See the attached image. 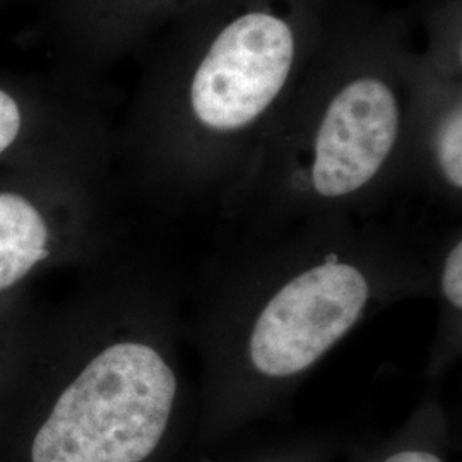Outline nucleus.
Wrapping results in <instances>:
<instances>
[{"mask_svg": "<svg viewBox=\"0 0 462 462\" xmlns=\"http://www.w3.org/2000/svg\"><path fill=\"white\" fill-rule=\"evenodd\" d=\"M382 462H442V459L429 450L410 448V450L396 452Z\"/></svg>", "mask_w": 462, "mask_h": 462, "instance_id": "obj_9", "label": "nucleus"}, {"mask_svg": "<svg viewBox=\"0 0 462 462\" xmlns=\"http://www.w3.org/2000/svg\"><path fill=\"white\" fill-rule=\"evenodd\" d=\"M49 255V228L30 200L0 194V291L23 280Z\"/></svg>", "mask_w": 462, "mask_h": 462, "instance_id": "obj_5", "label": "nucleus"}, {"mask_svg": "<svg viewBox=\"0 0 462 462\" xmlns=\"http://www.w3.org/2000/svg\"><path fill=\"white\" fill-rule=\"evenodd\" d=\"M401 114L393 89L356 79L332 99L312 146L309 183L317 198H349L374 182L399 139Z\"/></svg>", "mask_w": 462, "mask_h": 462, "instance_id": "obj_4", "label": "nucleus"}, {"mask_svg": "<svg viewBox=\"0 0 462 462\" xmlns=\"http://www.w3.org/2000/svg\"><path fill=\"white\" fill-rule=\"evenodd\" d=\"M439 290L442 295V305L446 315L452 320H461L462 310V242L461 238L454 240L448 245L440 269H439Z\"/></svg>", "mask_w": 462, "mask_h": 462, "instance_id": "obj_7", "label": "nucleus"}, {"mask_svg": "<svg viewBox=\"0 0 462 462\" xmlns=\"http://www.w3.org/2000/svg\"><path fill=\"white\" fill-rule=\"evenodd\" d=\"M180 387L158 347L134 339L108 345L55 399L23 462H148L165 439Z\"/></svg>", "mask_w": 462, "mask_h": 462, "instance_id": "obj_2", "label": "nucleus"}, {"mask_svg": "<svg viewBox=\"0 0 462 462\" xmlns=\"http://www.w3.org/2000/svg\"><path fill=\"white\" fill-rule=\"evenodd\" d=\"M21 131V112L16 101L0 89V152L16 141Z\"/></svg>", "mask_w": 462, "mask_h": 462, "instance_id": "obj_8", "label": "nucleus"}, {"mask_svg": "<svg viewBox=\"0 0 462 462\" xmlns=\"http://www.w3.org/2000/svg\"><path fill=\"white\" fill-rule=\"evenodd\" d=\"M437 162L447 183L461 190L462 187V112L454 110L440 125L435 141Z\"/></svg>", "mask_w": 462, "mask_h": 462, "instance_id": "obj_6", "label": "nucleus"}, {"mask_svg": "<svg viewBox=\"0 0 462 462\" xmlns=\"http://www.w3.org/2000/svg\"><path fill=\"white\" fill-rule=\"evenodd\" d=\"M380 245H310L286 255L233 309L217 345L228 387H290L366 315L404 290Z\"/></svg>", "mask_w": 462, "mask_h": 462, "instance_id": "obj_1", "label": "nucleus"}, {"mask_svg": "<svg viewBox=\"0 0 462 462\" xmlns=\"http://www.w3.org/2000/svg\"><path fill=\"white\" fill-rule=\"evenodd\" d=\"M295 38L280 17L250 13L217 34L190 88L200 125L236 133L254 124L274 103L288 81Z\"/></svg>", "mask_w": 462, "mask_h": 462, "instance_id": "obj_3", "label": "nucleus"}]
</instances>
